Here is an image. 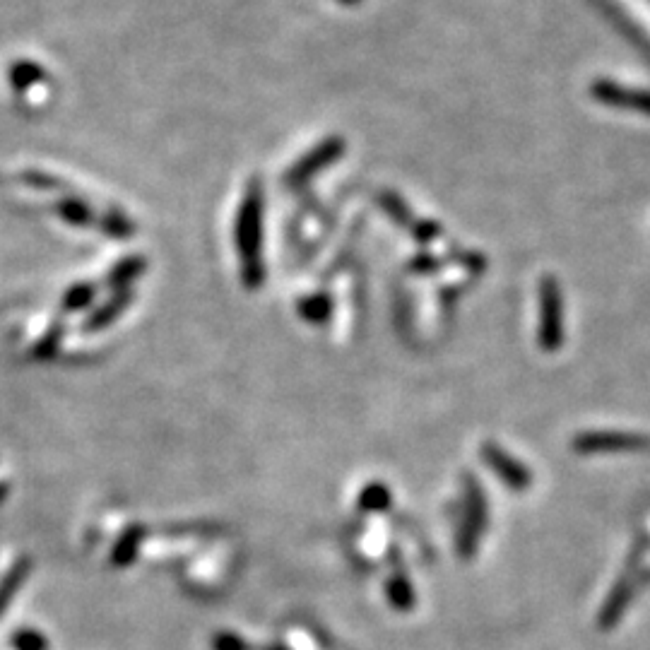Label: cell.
<instances>
[{
    "mask_svg": "<svg viewBox=\"0 0 650 650\" xmlns=\"http://www.w3.org/2000/svg\"><path fill=\"white\" fill-rule=\"evenodd\" d=\"M590 94H593L598 102L614 106V109L638 111V114L650 116V92L646 90H631V87L617 85V82L598 80L590 85Z\"/></svg>",
    "mask_w": 650,
    "mask_h": 650,
    "instance_id": "1",
    "label": "cell"
},
{
    "mask_svg": "<svg viewBox=\"0 0 650 650\" xmlns=\"http://www.w3.org/2000/svg\"><path fill=\"white\" fill-rule=\"evenodd\" d=\"M13 643L17 650H46V638L37 631H22L15 636Z\"/></svg>",
    "mask_w": 650,
    "mask_h": 650,
    "instance_id": "2",
    "label": "cell"
},
{
    "mask_svg": "<svg viewBox=\"0 0 650 650\" xmlns=\"http://www.w3.org/2000/svg\"><path fill=\"white\" fill-rule=\"evenodd\" d=\"M217 650H246L244 643L234 636H222L217 638Z\"/></svg>",
    "mask_w": 650,
    "mask_h": 650,
    "instance_id": "3",
    "label": "cell"
},
{
    "mask_svg": "<svg viewBox=\"0 0 650 650\" xmlns=\"http://www.w3.org/2000/svg\"><path fill=\"white\" fill-rule=\"evenodd\" d=\"M340 3H347V5H350V3H359V0H340Z\"/></svg>",
    "mask_w": 650,
    "mask_h": 650,
    "instance_id": "4",
    "label": "cell"
}]
</instances>
